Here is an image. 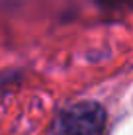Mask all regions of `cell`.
Here are the masks:
<instances>
[{"label": "cell", "mask_w": 133, "mask_h": 135, "mask_svg": "<svg viewBox=\"0 0 133 135\" xmlns=\"http://www.w3.org/2000/svg\"><path fill=\"white\" fill-rule=\"evenodd\" d=\"M102 8H133V0H96Z\"/></svg>", "instance_id": "obj_2"}, {"label": "cell", "mask_w": 133, "mask_h": 135, "mask_svg": "<svg viewBox=\"0 0 133 135\" xmlns=\"http://www.w3.org/2000/svg\"><path fill=\"white\" fill-rule=\"evenodd\" d=\"M106 110L98 102H76L59 114L55 119V135H104Z\"/></svg>", "instance_id": "obj_1"}]
</instances>
